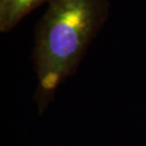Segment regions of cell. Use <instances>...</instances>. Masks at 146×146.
Returning a JSON list of instances; mask_svg holds the SVG:
<instances>
[{
    "mask_svg": "<svg viewBox=\"0 0 146 146\" xmlns=\"http://www.w3.org/2000/svg\"><path fill=\"white\" fill-rule=\"evenodd\" d=\"M50 0H0V33L13 30L26 16Z\"/></svg>",
    "mask_w": 146,
    "mask_h": 146,
    "instance_id": "cell-2",
    "label": "cell"
},
{
    "mask_svg": "<svg viewBox=\"0 0 146 146\" xmlns=\"http://www.w3.org/2000/svg\"><path fill=\"white\" fill-rule=\"evenodd\" d=\"M34 29V99L39 113L57 88L77 71L110 14V0H50Z\"/></svg>",
    "mask_w": 146,
    "mask_h": 146,
    "instance_id": "cell-1",
    "label": "cell"
}]
</instances>
